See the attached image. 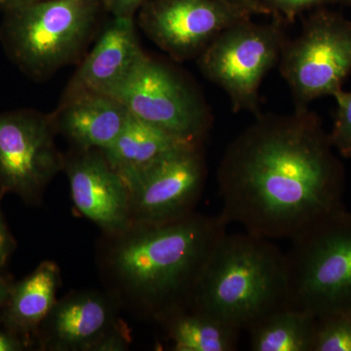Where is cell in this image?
Wrapping results in <instances>:
<instances>
[{
	"label": "cell",
	"mask_w": 351,
	"mask_h": 351,
	"mask_svg": "<svg viewBox=\"0 0 351 351\" xmlns=\"http://www.w3.org/2000/svg\"><path fill=\"white\" fill-rule=\"evenodd\" d=\"M221 216L270 240H293L346 209L345 165L309 108L260 112L217 171Z\"/></svg>",
	"instance_id": "1"
},
{
	"label": "cell",
	"mask_w": 351,
	"mask_h": 351,
	"mask_svg": "<svg viewBox=\"0 0 351 351\" xmlns=\"http://www.w3.org/2000/svg\"><path fill=\"white\" fill-rule=\"evenodd\" d=\"M225 219L193 213L160 226L133 223L107 237L101 270L108 292L140 317L159 323L191 307L208 258L226 233Z\"/></svg>",
	"instance_id": "2"
},
{
	"label": "cell",
	"mask_w": 351,
	"mask_h": 351,
	"mask_svg": "<svg viewBox=\"0 0 351 351\" xmlns=\"http://www.w3.org/2000/svg\"><path fill=\"white\" fill-rule=\"evenodd\" d=\"M287 306L285 253L272 240L245 230L219 240L208 258L191 308L239 331Z\"/></svg>",
	"instance_id": "3"
},
{
	"label": "cell",
	"mask_w": 351,
	"mask_h": 351,
	"mask_svg": "<svg viewBox=\"0 0 351 351\" xmlns=\"http://www.w3.org/2000/svg\"><path fill=\"white\" fill-rule=\"evenodd\" d=\"M287 306L313 317L351 311V212L332 215L291 240Z\"/></svg>",
	"instance_id": "4"
},
{
	"label": "cell",
	"mask_w": 351,
	"mask_h": 351,
	"mask_svg": "<svg viewBox=\"0 0 351 351\" xmlns=\"http://www.w3.org/2000/svg\"><path fill=\"white\" fill-rule=\"evenodd\" d=\"M97 0H39L6 10L0 38L14 63L34 77L80 56L95 22Z\"/></svg>",
	"instance_id": "5"
},
{
	"label": "cell",
	"mask_w": 351,
	"mask_h": 351,
	"mask_svg": "<svg viewBox=\"0 0 351 351\" xmlns=\"http://www.w3.org/2000/svg\"><path fill=\"white\" fill-rule=\"evenodd\" d=\"M287 24L242 21L217 36L197 57L201 73L228 95L233 112H261L263 78L278 63Z\"/></svg>",
	"instance_id": "6"
},
{
	"label": "cell",
	"mask_w": 351,
	"mask_h": 351,
	"mask_svg": "<svg viewBox=\"0 0 351 351\" xmlns=\"http://www.w3.org/2000/svg\"><path fill=\"white\" fill-rule=\"evenodd\" d=\"M278 64L295 108L334 96L351 73V20L329 7L311 11L299 36L286 38Z\"/></svg>",
	"instance_id": "7"
},
{
	"label": "cell",
	"mask_w": 351,
	"mask_h": 351,
	"mask_svg": "<svg viewBox=\"0 0 351 351\" xmlns=\"http://www.w3.org/2000/svg\"><path fill=\"white\" fill-rule=\"evenodd\" d=\"M108 94L121 101L132 117L176 137L204 142L211 129V112L195 90L147 55Z\"/></svg>",
	"instance_id": "8"
},
{
	"label": "cell",
	"mask_w": 351,
	"mask_h": 351,
	"mask_svg": "<svg viewBox=\"0 0 351 351\" xmlns=\"http://www.w3.org/2000/svg\"><path fill=\"white\" fill-rule=\"evenodd\" d=\"M203 143L179 145L142 169L122 176L132 225H166L195 213L207 176Z\"/></svg>",
	"instance_id": "9"
},
{
	"label": "cell",
	"mask_w": 351,
	"mask_h": 351,
	"mask_svg": "<svg viewBox=\"0 0 351 351\" xmlns=\"http://www.w3.org/2000/svg\"><path fill=\"white\" fill-rule=\"evenodd\" d=\"M52 117L32 110L0 113V191L38 203L64 168Z\"/></svg>",
	"instance_id": "10"
},
{
	"label": "cell",
	"mask_w": 351,
	"mask_h": 351,
	"mask_svg": "<svg viewBox=\"0 0 351 351\" xmlns=\"http://www.w3.org/2000/svg\"><path fill=\"white\" fill-rule=\"evenodd\" d=\"M121 306L108 291H77L57 301L39 327L40 348L51 351H122L130 345L119 317Z\"/></svg>",
	"instance_id": "11"
},
{
	"label": "cell",
	"mask_w": 351,
	"mask_h": 351,
	"mask_svg": "<svg viewBox=\"0 0 351 351\" xmlns=\"http://www.w3.org/2000/svg\"><path fill=\"white\" fill-rule=\"evenodd\" d=\"M252 16L225 0H149L138 21L161 50L184 61L199 56L221 32Z\"/></svg>",
	"instance_id": "12"
},
{
	"label": "cell",
	"mask_w": 351,
	"mask_h": 351,
	"mask_svg": "<svg viewBox=\"0 0 351 351\" xmlns=\"http://www.w3.org/2000/svg\"><path fill=\"white\" fill-rule=\"evenodd\" d=\"M71 199L82 216L105 235L119 234L132 226L128 189L101 151H80L64 162Z\"/></svg>",
	"instance_id": "13"
},
{
	"label": "cell",
	"mask_w": 351,
	"mask_h": 351,
	"mask_svg": "<svg viewBox=\"0 0 351 351\" xmlns=\"http://www.w3.org/2000/svg\"><path fill=\"white\" fill-rule=\"evenodd\" d=\"M145 55L133 18L113 17L71 78L64 98L86 92L108 94Z\"/></svg>",
	"instance_id": "14"
},
{
	"label": "cell",
	"mask_w": 351,
	"mask_h": 351,
	"mask_svg": "<svg viewBox=\"0 0 351 351\" xmlns=\"http://www.w3.org/2000/svg\"><path fill=\"white\" fill-rule=\"evenodd\" d=\"M131 117L128 108L114 97L86 92L63 98L52 119L55 128L80 151H104L117 140Z\"/></svg>",
	"instance_id": "15"
},
{
	"label": "cell",
	"mask_w": 351,
	"mask_h": 351,
	"mask_svg": "<svg viewBox=\"0 0 351 351\" xmlns=\"http://www.w3.org/2000/svg\"><path fill=\"white\" fill-rule=\"evenodd\" d=\"M61 271L54 262L44 261L29 276L10 285L0 321L7 330L24 339L38 334L56 304Z\"/></svg>",
	"instance_id": "16"
},
{
	"label": "cell",
	"mask_w": 351,
	"mask_h": 351,
	"mask_svg": "<svg viewBox=\"0 0 351 351\" xmlns=\"http://www.w3.org/2000/svg\"><path fill=\"white\" fill-rule=\"evenodd\" d=\"M189 142L131 117L123 131L108 149L101 151L108 164L120 176L149 165L164 154Z\"/></svg>",
	"instance_id": "17"
},
{
	"label": "cell",
	"mask_w": 351,
	"mask_h": 351,
	"mask_svg": "<svg viewBox=\"0 0 351 351\" xmlns=\"http://www.w3.org/2000/svg\"><path fill=\"white\" fill-rule=\"evenodd\" d=\"M159 324L167 332L175 351H234L241 332L191 307L171 313Z\"/></svg>",
	"instance_id": "18"
},
{
	"label": "cell",
	"mask_w": 351,
	"mask_h": 351,
	"mask_svg": "<svg viewBox=\"0 0 351 351\" xmlns=\"http://www.w3.org/2000/svg\"><path fill=\"white\" fill-rule=\"evenodd\" d=\"M316 317L284 306L248 330L253 351H311Z\"/></svg>",
	"instance_id": "19"
},
{
	"label": "cell",
	"mask_w": 351,
	"mask_h": 351,
	"mask_svg": "<svg viewBox=\"0 0 351 351\" xmlns=\"http://www.w3.org/2000/svg\"><path fill=\"white\" fill-rule=\"evenodd\" d=\"M311 351H351V314L316 317Z\"/></svg>",
	"instance_id": "20"
},
{
	"label": "cell",
	"mask_w": 351,
	"mask_h": 351,
	"mask_svg": "<svg viewBox=\"0 0 351 351\" xmlns=\"http://www.w3.org/2000/svg\"><path fill=\"white\" fill-rule=\"evenodd\" d=\"M337 103L334 125L329 133L335 151L343 158H351V91L339 90L334 94Z\"/></svg>",
	"instance_id": "21"
},
{
	"label": "cell",
	"mask_w": 351,
	"mask_h": 351,
	"mask_svg": "<svg viewBox=\"0 0 351 351\" xmlns=\"http://www.w3.org/2000/svg\"><path fill=\"white\" fill-rule=\"evenodd\" d=\"M269 10L272 17L280 18L286 24L294 22L295 18L307 11L321 7H351V0H258Z\"/></svg>",
	"instance_id": "22"
},
{
	"label": "cell",
	"mask_w": 351,
	"mask_h": 351,
	"mask_svg": "<svg viewBox=\"0 0 351 351\" xmlns=\"http://www.w3.org/2000/svg\"><path fill=\"white\" fill-rule=\"evenodd\" d=\"M4 195L5 193L0 191V203H1ZM15 247V240L9 232L8 226H7L3 214H2L1 205H0V272L5 267L7 261L13 253Z\"/></svg>",
	"instance_id": "23"
},
{
	"label": "cell",
	"mask_w": 351,
	"mask_h": 351,
	"mask_svg": "<svg viewBox=\"0 0 351 351\" xmlns=\"http://www.w3.org/2000/svg\"><path fill=\"white\" fill-rule=\"evenodd\" d=\"M147 1L149 0H103L104 5L113 17L126 18H133Z\"/></svg>",
	"instance_id": "24"
},
{
	"label": "cell",
	"mask_w": 351,
	"mask_h": 351,
	"mask_svg": "<svg viewBox=\"0 0 351 351\" xmlns=\"http://www.w3.org/2000/svg\"><path fill=\"white\" fill-rule=\"evenodd\" d=\"M27 346L24 339L9 330L0 329V351H19Z\"/></svg>",
	"instance_id": "25"
},
{
	"label": "cell",
	"mask_w": 351,
	"mask_h": 351,
	"mask_svg": "<svg viewBox=\"0 0 351 351\" xmlns=\"http://www.w3.org/2000/svg\"><path fill=\"white\" fill-rule=\"evenodd\" d=\"M250 12L252 15L270 16V13L258 0H225Z\"/></svg>",
	"instance_id": "26"
},
{
	"label": "cell",
	"mask_w": 351,
	"mask_h": 351,
	"mask_svg": "<svg viewBox=\"0 0 351 351\" xmlns=\"http://www.w3.org/2000/svg\"><path fill=\"white\" fill-rule=\"evenodd\" d=\"M39 1V0H0V9L6 11L25 4L32 3V2Z\"/></svg>",
	"instance_id": "27"
},
{
	"label": "cell",
	"mask_w": 351,
	"mask_h": 351,
	"mask_svg": "<svg viewBox=\"0 0 351 351\" xmlns=\"http://www.w3.org/2000/svg\"><path fill=\"white\" fill-rule=\"evenodd\" d=\"M9 289H10V284L7 283L5 279L0 274V315L8 297Z\"/></svg>",
	"instance_id": "28"
},
{
	"label": "cell",
	"mask_w": 351,
	"mask_h": 351,
	"mask_svg": "<svg viewBox=\"0 0 351 351\" xmlns=\"http://www.w3.org/2000/svg\"><path fill=\"white\" fill-rule=\"evenodd\" d=\"M350 314H351V311H350Z\"/></svg>",
	"instance_id": "29"
}]
</instances>
